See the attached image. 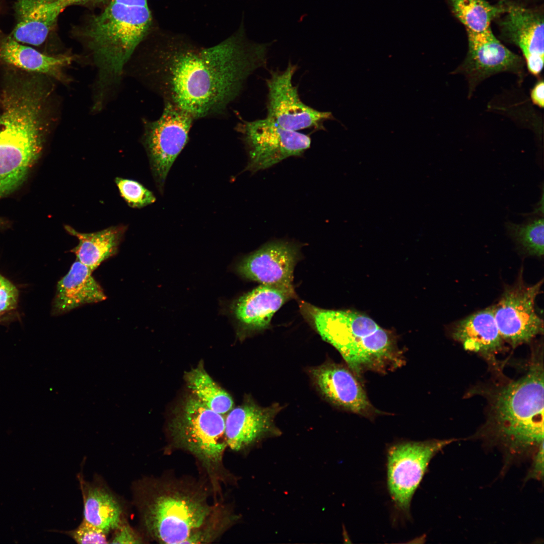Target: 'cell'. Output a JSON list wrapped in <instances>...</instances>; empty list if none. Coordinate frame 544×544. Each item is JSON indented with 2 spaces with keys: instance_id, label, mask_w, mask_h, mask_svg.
Instances as JSON below:
<instances>
[{
  "instance_id": "cell-6",
  "label": "cell",
  "mask_w": 544,
  "mask_h": 544,
  "mask_svg": "<svg viewBox=\"0 0 544 544\" xmlns=\"http://www.w3.org/2000/svg\"><path fill=\"white\" fill-rule=\"evenodd\" d=\"M225 427L223 415L191 395L175 411L169 431L178 447L192 453L210 469L221 463L227 447Z\"/></svg>"
},
{
  "instance_id": "cell-20",
  "label": "cell",
  "mask_w": 544,
  "mask_h": 544,
  "mask_svg": "<svg viewBox=\"0 0 544 544\" xmlns=\"http://www.w3.org/2000/svg\"><path fill=\"white\" fill-rule=\"evenodd\" d=\"M42 147L37 143L0 133V198L13 192L24 181Z\"/></svg>"
},
{
  "instance_id": "cell-7",
  "label": "cell",
  "mask_w": 544,
  "mask_h": 544,
  "mask_svg": "<svg viewBox=\"0 0 544 544\" xmlns=\"http://www.w3.org/2000/svg\"><path fill=\"white\" fill-rule=\"evenodd\" d=\"M453 441H405L389 447L387 451V486L395 506L399 511L408 515L412 497L430 460Z\"/></svg>"
},
{
  "instance_id": "cell-22",
  "label": "cell",
  "mask_w": 544,
  "mask_h": 544,
  "mask_svg": "<svg viewBox=\"0 0 544 544\" xmlns=\"http://www.w3.org/2000/svg\"><path fill=\"white\" fill-rule=\"evenodd\" d=\"M452 334L465 350L490 360L495 359L504 342L495 320L493 306L460 320L453 327Z\"/></svg>"
},
{
  "instance_id": "cell-25",
  "label": "cell",
  "mask_w": 544,
  "mask_h": 544,
  "mask_svg": "<svg viewBox=\"0 0 544 544\" xmlns=\"http://www.w3.org/2000/svg\"><path fill=\"white\" fill-rule=\"evenodd\" d=\"M184 379L192 395L210 409L224 415L233 408L232 397L214 381L202 362L186 372Z\"/></svg>"
},
{
  "instance_id": "cell-33",
  "label": "cell",
  "mask_w": 544,
  "mask_h": 544,
  "mask_svg": "<svg viewBox=\"0 0 544 544\" xmlns=\"http://www.w3.org/2000/svg\"><path fill=\"white\" fill-rule=\"evenodd\" d=\"M57 2L64 7L65 8L67 6L74 5H86L95 4L104 2L105 0H52Z\"/></svg>"
},
{
  "instance_id": "cell-34",
  "label": "cell",
  "mask_w": 544,
  "mask_h": 544,
  "mask_svg": "<svg viewBox=\"0 0 544 544\" xmlns=\"http://www.w3.org/2000/svg\"><path fill=\"white\" fill-rule=\"evenodd\" d=\"M4 224V220H3L1 218H0V226H2V225H3Z\"/></svg>"
},
{
  "instance_id": "cell-10",
  "label": "cell",
  "mask_w": 544,
  "mask_h": 544,
  "mask_svg": "<svg viewBox=\"0 0 544 544\" xmlns=\"http://www.w3.org/2000/svg\"><path fill=\"white\" fill-rule=\"evenodd\" d=\"M466 56L452 74H462L468 87V97L477 86L486 79L500 73L516 75L520 81L524 77L522 58L506 47L494 35L491 28L475 32L467 30Z\"/></svg>"
},
{
  "instance_id": "cell-31",
  "label": "cell",
  "mask_w": 544,
  "mask_h": 544,
  "mask_svg": "<svg viewBox=\"0 0 544 544\" xmlns=\"http://www.w3.org/2000/svg\"><path fill=\"white\" fill-rule=\"evenodd\" d=\"M109 543H139L142 539L130 525L122 521L115 529Z\"/></svg>"
},
{
  "instance_id": "cell-26",
  "label": "cell",
  "mask_w": 544,
  "mask_h": 544,
  "mask_svg": "<svg viewBox=\"0 0 544 544\" xmlns=\"http://www.w3.org/2000/svg\"><path fill=\"white\" fill-rule=\"evenodd\" d=\"M453 15L467 30L475 32L490 27L492 20L500 17L505 6L492 5L486 0H447Z\"/></svg>"
},
{
  "instance_id": "cell-13",
  "label": "cell",
  "mask_w": 544,
  "mask_h": 544,
  "mask_svg": "<svg viewBox=\"0 0 544 544\" xmlns=\"http://www.w3.org/2000/svg\"><path fill=\"white\" fill-rule=\"evenodd\" d=\"M498 22L501 36L518 47L529 72L538 76L543 65V17L539 10L512 4L505 6Z\"/></svg>"
},
{
  "instance_id": "cell-19",
  "label": "cell",
  "mask_w": 544,
  "mask_h": 544,
  "mask_svg": "<svg viewBox=\"0 0 544 544\" xmlns=\"http://www.w3.org/2000/svg\"><path fill=\"white\" fill-rule=\"evenodd\" d=\"M92 271L76 260L57 283L52 314H65L79 307L105 300L106 296L93 277Z\"/></svg>"
},
{
  "instance_id": "cell-27",
  "label": "cell",
  "mask_w": 544,
  "mask_h": 544,
  "mask_svg": "<svg viewBox=\"0 0 544 544\" xmlns=\"http://www.w3.org/2000/svg\"><path fill=\"white\" fill-rule=\"evenodd\" d=\"M543 217L532 215L521 224L508 221L505 227L519 248L528 254L541 257L543 255Z\"/></svg>"
},
{
  "instance_id": "cell-17",
  "label": "cell",
  "mask_w": 544,
  "mask_h": 544,
  "mask_svg": "<svg viewBox=\"0 0 544 544\" xmlns=\"http://www.w3.org/2000/svg\"><path fill=\"white\" fill-rule=\"evenodd\" d=\"M295 296L293 286L261 284L235 302L233 313L245 331L262 330L269 326L275 313Z\"/></svg>"
},
{
  "instance_id": "cell-30",
  "label": "cell",
  "mask_w": 544,
  "mask_h": 544,
  "mask_svg": "<svg viewBox=\"0 0 544 544\" xmlns=\"http://www.w3.org/2000/svg\"><path fill=\"white\" fill-rule=\"evenodd\" d=\"M19 299V291L16 286L0 274V316L15 309Z\"/></svg>"
},
{
  "instance_id": "cell-3",
  "label": "cell",
  "mask_w": 544,
  "mask_h": 544,
  "mask_svg": "<svg viewBox=\"0 0 544 544\" xmlns=\"http://www.w3.org/2000/svg\"><path fill=\"white\" fill-rule=\"evenodd\" d=\"M486 431L513 454L543 443V364L536 352L526 374L491 397Z\"/></svg>"
},
{
  "instance_id": "cell-21",
  "label": "cell",
  "mask_w": 544,
  "mask_h": 544,
  "mask_svg": "<svg viewBox=\"0 0 544 544\" xmlns=\"http://www.w3.org/2000/svg\"><path fill=\"white\" fill-rule=\"evenodd\" d=\"M69 53L49 55L21 44L11 36L0 37V59L7 63L27 71L50 76L64 85L71 81L65 72L76 60Z\"/></svg>"
},
{
  "instance_id": "cell-9",
  "label": "cell",
  "mask_w": 544,
  "mask_h": 544,
  "mask_svg": "<svg viewBox=\"0 0 544 544\" xmlns=\"http://www.w3.org/2000/svg\"><path fill=\"white\" fill-rule=\"evenodd\" d=\"M236 129L242 134L248 155L246 169L251 172L300 156L311 145L308 135L285 129L267 117L250 121L241 119Z\"/></svg>"
},
{
  "instance_id": "cell-28",
  "label": "cell",
  "mask_w": 544,
  "mask_h": 544,
  "mask_svg": "<svg viewBox=\"0 0 544 544\" xmlns=\"http://www.w3.org/2000/svg\"><path fill=\"white\" fill-rule=\"evenodd\" d=\"M115 182L121 197L131 208H142L156 201L153 192L137 181L116 177Z\"/></svg>"
},
{
  "instance_id": "cell-12",
  "label": "cell",
  "mask_w": 544,
  "mask_h": 544,
  "mask_svg": "<svg viewBox=\"0 0 544 544\" xmlns=\"http://www.w3.org/2000/svg\"><path fill=\"white\" fill-rule=\"evenodd\" d=\"M296 69L297 66L289 61L284 71L270 72V78L266 80L267 118L289 130L319 128L324 121L334 117L330 112L317 110L301 100L292 82Z\"/></svg>"
},
{
  "instance_id": "cell-8",
  "label": "cell",
  "mask_w": 544,
  "mask_h": 544,
  "mask_svg": "<svg viewBox=\"0 0 544 544\" xmlns=\"http://www.w3.org/2000/svg\"><path fill=\"white\" fill-rule=\"evenodd\" d=\"M193 120L189 115L169 104H164L162 114L157 120H144L142 141L161 192L172 164L188 142Z\"/></svg>"
},
{
  "instance_id": "cell-5",
  "label": "cell",
  "mask_w": 544,
  "mask_h": 544,
  "mask_svg": "<svg viewBox=\"0 0 544 544\" xmlns=\"http://www.w3.org/2000/svg\"><path fill=\"white\" fill-rule=\"evenodd\" d=\"M142 484L136 505L149 535L164 543H196L212 521L215 508L202 491L177 483Z\"/></svg>"
},
{
  "instance_id": "cell-14",
  "label": "cell",
  "mask_w": 544,
  "mask_h": 544,
  "mask_svg": "<svg viewBox=\"0 0 544 544\" xmlns=\"http://www.w3.org/2000/svg\"><path fill=\"white\" fill-rule=\"evenodd\" d=\"M309 372L319 391L330 403L367 418L379 414L349 367L327 362L311 368Z\"/></svg>"
},
{
  "instance_id": "cell-15",
  "label": "cell",
  "mask_w": 544,
  "mask_h": 544,
  "mask_svg": "<svg viewBox=\"0 0 544 544\" xmlns=\"http://www.w3.org/2000/svg\"><path fill=\"white\" fill-rule=\"evenodd\" d=\"M299 249L290 242L268 243L244 257L238 264V273L262 285L292 287Z\"/></svg>"
},
{
  "instance_id": "cell-2",
  "label": "cell",
  "mask_w": 544,
  "mask_h": 544,
  "mask_svg": "<svg viewBox=\"0 0 544 544\" xmlns=\"http://www.w3.org/2000/svg\"><path fill=\"white\" fill-rule=\"evenodd\" d=\"M152 25L147 0H107L81 28L79 36L97 69L95 106H103L109 92L118 85Z\"/></svg>"
},
{
  "instance_id": "cell-11",
  "label": "cell",
  "mask_w": 544,
  "mask_h": 544,
  "mask_svg": "<svg viewBox=\"0 0 544 544\" xmlns=\"http://www.w3.org/2000/svg\"><path fill=\"white\" fill-rule=\"evenodd\" d=\"M543 280L528 286L519 279L508 288L494 307V316L504 342L513 348L530 342L543 332V321L534 309Z\"/></svg>"
},
{
  "instance_id": "cell-16",
  "label": "cell",
  "mask_w": 544,
  "mask_h": 544,
  "mask_svg": "<svg viewBox=\"0 0 544 544\" xmlns=\"http://www.w3.org/2000/svg\"><path fill=\"white\" fill-rule=\"evenodd\" d=\"M282 408L278 403L262 407L250 400L232 408L225 419L227 446L239 451L266 437L278 435L275 419Z\"/></svg>"
},
{
  "instance_id": "cell-1",
  "label": "cell",
  "mask_w": 544,
  "mask_h": 544,
  "mask_svg": "<svg viewBox=\"0 0 544 544\" xmlns=\"http://www.w3.org/2000/svg\"><path fill=\"white\" fill-rule=\"evenodd\" d=\"M275 41L259 43L238 30L210 47L177 38L156 43L141 62V80L170 104L194 120L225 114L248 77L266 63Z\"/></svg>"
},
{
  "instance_id": "cell-24",
  "label": "cell",
  "mask_w": 544,
  "mask_h": 544,
  "mask_svg": "<svg viewBox=\"0 0 544 544\" xmlns=\"http://www.w3.org/2000/svg\"><path fill=\"white\" fill-rule=\"evenodd\" d=\"M84 505V520L108 533L123 521L122 508L104 484L80 478Z\"/></svg>"
},
{
  "instance_id": "cell-4",
  "label": "cell",
  "mask_w": 544,
  "mask_h": 544,
  "mask_svg": "<svg viewBox=\"0 0 544 544\" xmlns=\"http://www.w3.org/2000/svg\"><path fill=\"white\" fill-rule=\"evenodd\" d=\"M301 306L322 338L338 351L356 375L366 371L384 372L403 364L402 355L390 334L370 317L307 303Z\"/></svg>"
},
{
  "instance_id": "cell-18",
  "label": "cell",
  "mask_w": 544,
  "mask_h": 544,
  "mask_svg": "<svg viewBox=\"0 0 544 544\" xmlns=\"http://www.w3.org/2000/svg\"><path fill=\"white\" fill-rule=\"evenodd\" d=\"M64 9L51 0H16V24L11 36L20 43L41 45Z\"/></svg>"
},
{
  "instance_id": "cell-29",
  "label": "cell",
  "mask_w": 544,
  "mask_h": 544,
  "mask_svg": "<svg viewBox=\"0 0 544 544\" xmlns=\"http://www.w3.org/2000/svg\"><path fill=\"white\" fill-rule=\"evenodd\" d=\"M78 543H107L108 533L83 519L75 529L65 532Z\"/></svg>"
},
{
  "instance_id": "cell-32",
  "label": "cell",
  "mask_w": 544,
  "mask_h": 544,
  "mask_svg": "<svg viewBox=\"0 0 544 544\" xmlns=\"http://www.w3.org/2000/svg\"><path fill=\"white\" fill-rule=\"evenodd\" d=\"M543 90V81L540 80L536 83L530 92V97L532 102L540 108H543L544 104Z\"/></svg>"
},
{
  "instance_id": "cell-23",
  "label": "cell",
  "mask_w": 544,
  "mask_h": 544,
  "mask_svg": "<svg viewBox=\"0 0 544 544\" xmlns=\"http://www.w3.org/2000/svg\"><path fill=\"white\" fill-rule=\"evenodd\" d=\"M64 229L79 241L71 251L75 254L77 260L92 271L104 260L116 254L126 231V227L121 225L92 233L80 232L69 225H65Z\"/></svg>"
}]
</instances>
